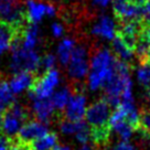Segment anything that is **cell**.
Listing matches in <instances>:
<instances>
[{
  "mask_svg": "<svg viewBox=\"0 0 150 150\" xmlns=\"http://www.w3.org/2000/svg\"><path fill=\"white\" fill-rule=\"evenodd\" d=\"M117 59L107 49H100L94 53L89 62L88 87L91 91H97L112 77L115 73Z\"/></svg>",
  "mask_w": 150,
  "mask_h": 150,
  "instance_id": "obj_1",
  "label": "cell"
},
{
  "mask_svg": "<svg viewBox=\"0 0 150 150\" xmlns=\"http://www.w3.org/2000/svg\"><path fill=\"white\" fill-rule=\"evenodd\" d=\"M105 97L112 107H117L120 104V97L127 89H132V81L130 79L129 66L127 63L117 60L115 73L112 77L104 86Z\"/></svg>",
  "mask_w": 150,
  "mask_h": 150,
  "instance_id": "obj_2",
  "label": "cell"
},
{
  "mask_svg": "<svg viewBox=\"0 0 150 150\" xmlns=\"http://www.w3.org/2000/svg\"><path fill=\"white\" fill-rule=\"evenodd\" d=\"M42 57L37 51H29L20 45L18 39L12 44V53L10 56L9 67L16 74L20 72H29L34 74L41 66Z\"/></svg>",
  "mask_w": 150,
  "mask_h": 150,
  "instance_id": "obj_3",
  "label": "cell"
},
{
  "mask_svg": "<svg viewBox=\"0 0 150 150\" xmlns=\"http://www.w3.org/2000/svg\"><path fill=\"white\" fill-rule=\"evenodd\" d=\"M30 116L31 112L25 105L13 103L12 106L2 115L0 132L7 138H13L22 128V124L29 122Z\"/></svg>",
  "mask_w": 150,
  "mask_h": 150,
  "instance_id": "obj_4",
  "label": "cell"
},
{
  "mask_svg": "<svg viewBox=\"0 0 150 150\" xmlns=\"http://www.w3.org/2000/svg\"><path fill=\"white\" fill-rule=\"evenodd\" d=\"M61 75L55 69L45 71L40 77H35L30 88V97L32 99H49L54 94L56 86L60 84Z\"/></svg>",
  "mask_w": 150,
  "mask_h": 150,
  "instance_id": "obj_5",
  "label": "cell"
},
{
  "mask_svg": "<svg viewBox=\"0 0 150 150\" xmlns=\"http://www.w3.org/2000/svg\"><path fill=\"white\" fill-rule=\"evenodd\" d=\"M112 116V106L105 98L93 103L86 109L85 117L91 129L110 128L109 118Z\"/></svg>",
  "mask_w": 150,
  "mask_h": 150,
  "instance_id": "obj_6",
  "label": "cell"
},
{
  "mask_svg": "<svg viewBox=\"0 0 150 150\" xmlns=\"http://www.w3.org/2000/svg\"><path fill=\"white\" fill-rule=\"evenodd\" d=\"M88 51L84 45L75 47L67 64V73L72 80L81 81L88 75Z\"/></svg>",
  "mask_w": 150,
  "mask_h": 150,
  "instance_id": "obj_7",
  "label": "cell"
},
{
  "mask_svg": "<svg viewBox=\"0 0 150 150\" xmlns=\"http://www.w3.org/2000/svg\"><path fill=\"white\" fill-rule=\"evenodd\" d=\"M112 11L122 23L140 21L142 18V4L137 0H112Z\"/></svg>",
  "mask_w": 150,
  "mask_h": 150,
  "instance_id": "obj_8",
  "label": "cell"
},
{
  "mask_svg": "<svg viewBox=\"0 0 150 150\" xmlns=\"http://www.w3.org/2000/svg\"><path fill=\"white\" fill-rule=\"evenodd\" d=\"M25 19L31 24H37L45 17H53L56 13L54 5L40 0H27L24 4Z\"/></svg>",
  "mask_w": 150,
  "mask_h": 150,
  "instance_id": "obj_9",
  "label": "cell"
},
{
  "mask_svg": "<svg viewBox=\"0 0 150 150\" xmlns=\"http://www.w3.org/2000/svg\"><path fill=\"white\" fill-rule=\"evenodd\" d=\"M86 97L83 93L75 91L72 94L61 118L70 122H82L86 114Z\"/></svg>",
  "mask_w": 150,
  "mask_h": 150,
  "instance_id": "obj_10",
  "label": "cell"
},
{
  "mask_svg": "<svg viewBox=\"0 0 150 150\" xmlns=\"http://www.w3.org/2000/svg\"><path fill=\"white\" fill-rule=\"evenodd\" d=\"M47 134V127L45 124L39 120H29L24 124L22 128L18 132V138L27 144H31L32 141L37 140Z\"/></svg>",
  "mask_w": 150,
  "mask_h": 150,
  "instance_id": "obj_11",
  "label": "cell"
},
{
  "mask_svg": "<svg viewBox=\"0 0 150 150\" xmlns=\"http://www.w3.org/2000/svg\"><path fill=\"white\" fill-rule=\"evenodd\" d=\"M92 34L105 40H114L116 37V24L115 21L108 16H102L92 28Z\"/></svg>",
  "mask_w": 150,
  "mask_h": 150,
  "instance_id": "obj_12",
  "label": "cell"
},
{
  "mask_svg": "<svg viewBox=\"0 0 150 150\" xmlns=\"http://www.w3.org/2000/svg\"><path fill=\"white\" fill-rule=\"evenodd\" d=\"M32 112L37 119L41 122H51L55 115V108L52 104L51 99H33Z\"/></svg>",
  "mask_w": 150,
  "mask_h": 150,
  "instance_id": "obj_13",
  "label": "cell"
},
{
  "mask_svg": "<svg viewBox=\"0 0 150 150\" xmlns=\"http://www.w3.org/2000/svg\"><path fill=\"white\" fill-rule=\"evenodd\" d=\"M20 45L29 51H35L41 42V35H40V29L37 24H31L28 28L22 30V32L18 38Z\"/></svg>",
  "mask_w": 150,
  "mask_h": 150,
  "instance_id": "obj_14",
  "label": "cell"
},
{
  "mask_svg": "<svg viewBox=\"0 0 150 150\" xmlns=\"http://www.w3.org/2000/svg\"><path fill=\"white\" fill-rule=\"evenodd\" d=\"M22 30L0 21V56L12 47L14 41L20 37Z\"/></svg>",
  "mask_w": 150,
  "mask_h": 150,
  "instance_id": "obj_15",
  "label": "cell"
},
{
  "mask_svg": "<svg viewBox=\"0 0 150 150\" xmlns=\"http://www.w3.org/2000/svg\"><path fill=\"white\" fill-rule=\"evenodd\" d=\"M34 80H35V77L32 73L20 72L11 77L8 84H9L10 91L12 92V94H21L24 91L31 88V86L34 83Z\"/></svg>",
  "mask_w": 150,
  "mask_h": 150,
  "instance_id": "obj_16",
  "label": "cell"
},
{
  "mask_svg": "<svg viewBox=\"0 0 150 150\" xmlns=\"http://www.w3.org/2000/svg\"><path fill=\"white\" fill-rule=\"evenodd\" d=\"M112 45V51L115 53V55L118 57L119 61L127 63L128 61H130L134 54H135L136 49L134 47H131L130 44H128L119 34H116V37L114 38Z\"/></svg>",
  "mask_w": 150,
  "mask_h": 150,
  "instance_id": "obj_17",
  "label": "cell"
},
{
  "mask_svg": "<svg viewBox=\"0 0 150 150\" xmlns=\"http://www.w3.org/2000/svg\"><path fill=\"white\" fill-rule=\"evenodd\" d=\"M75 49V41L70 38L63 39L56 49V59L62 65H67Z\"/></svg>",
  "mask_w": 150,
  "mask_h": 150,
  "instance_id": "obj_18",
  "label": "cell"
},
{
  "mask_svg": "<svg viewBox=\"0 0 150 150\" xmlns=\"http://www.w3.org/2000/svg\"><path fill=\"white\" fill-rule=\"evenodd\" d=\"M14 103V97L9 84L0 77V115H4Z\"/></svg>",
  "mask_w": 150,
  "mask_h": 150,
  "instance_id": "obj_19",
  "label": "cell"
},
{
  "mask_svg": "<svg viewBox=\"0 0 150 150\" xmlns=\"http://www.w3.org/2000/svg\"><path fill=\"white\" fill-rule=\"evenodd\" d=\"M29 145L31 150H53L57 146V135L55 132H47L45 136L32 141Z\"/></svg>",
  "mask_w": 150,
  "mask_h": 150,
  "instance_id": "obj_20",
  "label": "cell"
},
{
  "mask_svg": "<svg viewBox=\"0 0 150 150\" xmlns=\"http://www.w3.org/2000/svg\"><path fill=\"white\" fill-rule=\"evenodd\" d=\"M72 89L70 87H62L61 89L56 91L55 93L52 95L51 99L53 106L55 108V110H59V112H64L66 105L70 100L71 96H72Z\"/></svg>",
  "mask_w": 150,
  "mask_h": 150,
  "instance_id": "obj_21",
  "label": "cell"
},
{
  "mask_svg": "<svg viewBox=\"0 0 150 150\" xmlns=\"http://www.w3.org/2000/svg\"><path fill=\"white\" fill-rule=\"evenodd\" d=\"M136 76L138 83L148 88L150 86V63L149 62H141V64L136 70Z\"/></svg>",
  "mask_w": 150,
  "mask_h": 150,
  "instance_id": "obj_22",
  "label": "cell"
},
{
  "mask_svg": "<svg viewBox=\"0 0 150 150\" xmlns=\"http://www.w3.org/2000/svg\"><path fill=\"white\" fill-rule=\"evenodd\" d=\"M86 126L83 120L82 122H70L67 119L61 118L60 120V129L63 134H77L80 130H82L84 127Z\"/></svg>",
  "mask_w": 150,
  "mask_h": 150,
  "instance_id": "obj_23",
  "label": "cell"
},
{
  "mask_svg": "<svg viewBox=\"0 0 150 150\" xmlns=\"http://www.w3.org/2000/svg\"><path fill=\"white\" fill-rule=\"evenodd\" d=\"M110 128L117 132L118 135H119V137L122 138V141H128V139L130 138L132 132H134L132 127L126 120H120V122H116V124L112 125Z\"/></svg>",
  "mask_w": 150,
  "mask_h": 150,
  "instance_id": "obj_24",
  "label": "cell"
},
{
  "mask_svg": "<svg viewBox=\"0 0 150 150\" xmlns=\"http://www.w3.org/2000/svg\"><path fill=\"white\" fill-rule=\"evenodd\" d=\"M7 150H31L30 145L20 140L16 136L13 138H8V149Z\"/></svg>",
  "mask_w": 150,
  "mask_h": 150,
  "instance_id": "obj_25",
  "label": "cell"
},
{
  "mask_svg": "<svg viewBox=\"0 0 150 150\" xmlns=\"http://www.w3.org/2000/svg\"><path fill=\"white\" fill-rule=\"evenodd\" d=\"M56 61H57V59H56V56L54 55V54H52V53H47V54H45V55L42 57L41 65H42L47 71L53 70V69H54V66H55V64H56Z\"/></svg>",
  "mask_w": 150,
  "mask_h": 150,
  "instance_id": "obj_26",
  "label": "cell"
},
{
  "mask_svg": "<svg viewBox=\"0 0 150 150\" xmlns=\"http://www.w3.org/2000/svg\"><path fill=\"white\" fill-rule=\"evenodd\" d=\"M51 33L54 38H62L64 34V27L60 22H54L51 25Z\"/></svg>",
  "mask_w": 150,
  "mask_h": 150,
  "instance_id": "obj_27",
  "label": "cell"
},
{
  "mask_svg": "<svg viewBox=\"0 0 150 150\" xmlns=\"http://www.w3.org/2000/svg\"><path fill=\"white\" fill-rule=\"evenodd\" d=\"M139 39L150 44V24H146L141 28Z\"/></svg>",
  "mask_w": 150,
  "mask_h": 150,
  "instance_id": "obj_28",
  "label": "cell"
},
{
  "mask_svg": "<svg viewBox=\"0 0 150 150\" xmlns=\"http://www.w3.org/2000/svg\"><path fill=\"white\" fill-rule=\"evenodd\" d=\"M142 19L147 24H150V1H146L142 5Z\"/></svg>",
  "mask_w": 150,
  "mask_h": 150,
  "instance_id": "obj_29",
  "label": "cell"
},
{
  "mask_svg": "<svg viewBox=\"0 0 150 150\" xmlns=\"http://www.w3.org/2000/svg\"><path fill=\"white\" fill-rule=\"evenodd\" d=\"M112 150H136L135 149V147L129 144L128 141H120V142H118L117 145L115 146Z\"/></svg>",
  "mask_w": 150,
  "mask_h": 150,
  "instance_id": "obj_30",
  "label": "cell"
},
{
  "mask_svg": "<svg viewBox=\"0 0 150 150\" xmlns=\"http://www.w3.org/2000/svg\"><path fill=\"white\" fill-rule=\"evenodd\" d=\"M8 149V138L0 132V150Z\"/></svg>",
  "mask_w": 150,
  "mask_h": 150,
  "instance_id": "obj_31",
  "label": "cell"
},
{
  "mask_svg": "<svg viewBox=\"0 0 150 150\" xmlns=\"http://www.w3.org/2000/svg\"><path fill=\"white\" fill-rule=\"evenodd\" d=\"M112 0H93L94 5L98 6V7H107Z\"/></svg>",
  "mask_w": 150,
  "mask_h": 150,
  "instance_id": "obj_32",
  "label": "cell"
},
{
  "mask_svg": "<svg viewBox=\"0 0 150 150\" xmlns=\"http://www.w3.org/2000/svg\"><path fill=\"white\" fill-rule=\"evenodd\" d=\"M53 150H71V148L65 145H57Z\"/></svg>",
  "mask_w": 150,
  "mask_h": 150,
  "instance_id": "obj_33",
  "label": "cell"
},
{
  "mask_svg": "<svg viewBox=\"0 0 150 150\" xmlns=\"http://www.w3.org/2000/svg\"><path fill=\"white\" fill-rule=\"evenodd\" d=\"M146 97H147V100H148V103L150 104V86L147 88V94H146Z\"/></svg>",
  "mask_w": 150,
  "mask_h": 150,
  "instance_id": "obj_34",
  "label": "cell"
},
{
  "mask_svg": "<svg viewBox=\"0 0 150 150\" xmlns=\"http://www.w3.org/2000/svg\"><path fill=\"white\" fill-rule=\"evenodd\" d=\"M80 150H92V149H91V147H89V146L84 145V146H83V147H82V148H81Z\"/></svg>",
  "mask_w": 150,
  "mask_h": 150,
  "instance_id": "obj_35",
  "label": "cell"
},
{
  "mask_svg": "<svg viewBox=\"0 0 150 150\" xmlns=\"http://www.w3.org/2000/svg\"><path fill=\"white\" fill-rule=\"evenodd\" d=\"M0 1H2V2H11V4H13L16 0H0Z\"/></svg>",
  "mask_w": 150,
  "mask_h": 150,
  "instance_id": "obj_36",
  "label": "cell"
},
{
  "mask_svg": "<svg viewBox=\"0 0 150 150\" xmlns=\"http://www.w3.org/2000/svg\"><path fill=\"white\" fill-rule=\"evenodd\" d=\"M1 122H2V115H0V128H1Z\"/></svg>",
  "mask_w": 150,
  "mask_h": 150,
  "instance_id": "obj_37",
  "label": "cell"
},
{
  "mask_svg": "<svg viewBox=\"0 0 150 150\" xmlns=\"http://www.w3.org/2000/svg\"><path fill=\"white\" fill-rule=\"evenodd\" d=\"M146 62H149V63H150V53H149V56H148V59H147V61H146Z\"/></svg>",
  "mask_w": 150,
  "mask_h": 150,
  "instance_id": "obj_38",
  "label": "cell"
},
{
  "mask_svg": "<svg viewBox=\"0 0 150 150\" xmlns=\"http://www.w3.org/2000/svg\"><path fill=\"white\" fill-rule=\"evenodd\" d=\"M148 1H150V0H148Z\"/></svg>",
  "mask_w": 150,
  "mask_h": 150,
  "instance_id": "obj_39",
  "label": "cell"
}]
</instances>
